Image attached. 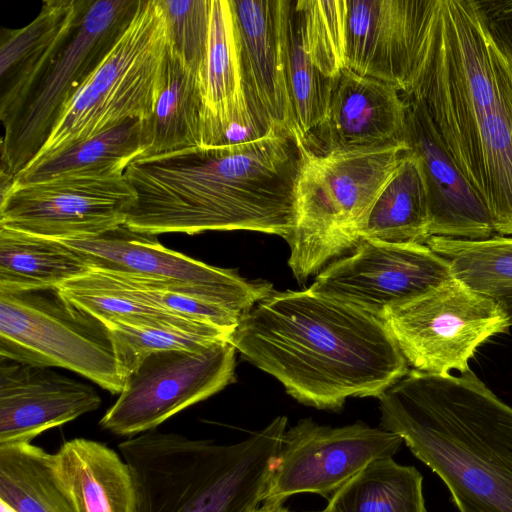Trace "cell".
Masks as SVG:
<instances>
[{
    "label": "cell",
    "mask_w": 512,
    "mask_h": 512,
    "mask_svg": "<svg viewBox=\"0 0 512 512\" xmlns=\"http://www.w3.org/2000/svg\"><path fill=\"white\" fill-rule=\"evenodd\" d=\"M55 477L77 512H135L131 470L107 445L74 438L52 453Z\"/></svg>",
    "instance_id": "22"
},
{
    "label": "cell",
    "mask_w": 512,
    "mask_h": 512,
    "mask_svg": "<svg viewBox=\"0 0 512 512\" xmlns=\"http://www.w3.org/2000/svg\"><path fill=\"white\" fill-rule=\"evenodd\" d=\"M0 512H18L13 507L0 500Z\"/></svg>",
    "instance_id": "38"
},
{
    "label": "cell",
    "mask_w": 512,
    "mask_h": 512,
    "mask_svg": "<svg viewBox=\"0 0 512 512\" xmlns=\"http://www.w3.org/2000/svg\"><path fill=\"white\" fill-rule=\"evenodd\" d=\"M230 342L298 402L323 410L379 398L409 371L382 319L309 288L273 291L240 316Z\"/></svg>",
    "instance_id": "3"
},
{
    "label": "cell",
    "mask_w": 512,
    "mask_h": 512,
    "mask_svg": "<svg viewBox=\"0 0 512 512\" xmlns=\"http://www.w3.org/2000/svg\"><path fill=\"white\" fill-rule=\"evenodd\" d=\"M382 320L413 370L464 373L476 350L511 327L490 299L453 276L387 310Z\"/></svg>",
    "instance_id": "10"
},
{
    "label": "cell",
    "mask_w": 512,
    "mask_h": 512,
    "mask_svg": "<svg viewBox=\"0 0 512 512\" xmlns=\"http://www.w3.org/2000/svg\"><path fill=\"white\" fill-rule=\"evenodd\" d=\"M100 404L90 385L51 368L0 361V446L32 443Z\"/></svg>",
    "instance_id": "19"
},
{
    "label": "cell",
    "mask_w": 512,
    "mask_h": 512,
    "mask_svg": "<svg viewBox=\"0 0 512 512\" xmlns=\"http://www.w3.org/2000/svg\"><path fill=\"white\" fill-rule=\"evenodd\" d=\"M202 102L200 147L264 134L245 91L239 31L232 0H211L205 59L198 74Z\"/></svg>",
    "instance_id": "18"
},
{
    "label": "cell",
    "mask_w": 512,
    "mask_h": 512,
    "mask_svg": "<svg viewBox=\"0 0 512 512\" xmlns=\"http://www.w3.org/2000/svg\"><path fill=\"white\" fill-rule=\"evenodd\" d=\"M236 348L219 341L199 350L150 354L124 379L99 424L118 436L155 430L170 417L219 392L235 379Z\"/></svg>",
    "instance_id": "11"
},
{
    "label": "cell",
    "mask_w": 512,
    "mask_h": 512,
    "mask_svg": "<svg viewBox=\"0 0 512 512\" xmlns=\"http://www.w3.org/2000/svg\"><path fill=\"white\" fill-rule=\"evenodd\" d=\"M250 512H291L283 503H263L262 506Z\"/></svg>",
    "instance_id": "37"
},
{
    "label": "cell",
    "mask_w": 512,
    "mask_h": 512,
    "mask_svg": "<svg viewBox=\"0 0 512 512\" xmlns=\"http://www.w3.org/2000/svg\"><path fill=\"white\" fill-rule=\"evenodd\" d=\"M426 244L445 258L454 278L494 302L512 326V236L461 240L432 236Z\"/></svg>",
    "instance_id": "26"
},
{
    "label": "cell",
    "mask_w": 512,
    "mask_h": 512,
    "mask_svg": "<svg viewBox=\"0 0 512 512\" xmlns=\"http://www.w3.org/2000/svg\"><path fill=\"white\" fill-rule=\"evenodd\" d=\"M401 436L358 421L340 427L299 420L283 435L263 503H283L300 493L332 496L372 461L393 457Z\"/></svg>",
    "instance_id": "13"
},
{
    "label": "cell",
    "mask_w": 512,
    "mask_h": 512,
    "mask_svg": "<svg viewBox=\"0 0 512 512\" xmlns=\"http://www.w3.org/2000/svg\"><path fill=\"white\" fill-rule=\"evenodd\" d=\"M452 277L448 261L427 244L362 239L354 252L330 263L309 289L382 319Z\"/></svg>",
    "instance_id": "14"
},
{
    "label": "cell",
    "mask_w": 512,
    "mask_h": 512,
    "mask_svg": "<svg viewBox=\"0 0 512 512\" xmlns=\"http://www.w3.org/2000/svg\"><path fill=\"white\" fill-rule=\"evenodd\" d=\"M169 46L160 0H140L127 27L64 106L47 141L20 173L127 120H148L166 83Z\"/></svg>",
    "instance_id": "8"
},
{
    "label": "cell",
    "mask_w": 512,
    "mask_h": 512,
    "mask_svg": "<svg viewBox=\"0 0 512 512\" xmlns=\"http://www.w3.org/2000/svg\"><path fill=\"white\" fill-rule=\"evenodd\" d=\"M405 99L408 104L406 141L422 164L430 236L461 240L493 236L485 204L443 149L423 104L411 97Z\"/></svg>",
    "instance_id": "20"
},
{
    "label": "cell",
    "mask_w": 512,
    "mask_h": 512,
    "mask_svg": "<svg viewBox=\"0 0 512 512\" xmlns=\"http://www.w3.org/2000/svg\"><path fill=\"white\" fill-rule=\"evenodd\" d=\"M294 3V2H293ZM335 80L325 77L305 50L292 9L289 27V86L300 140L308 145L325 121Z\"/></svg>",
    "instance_id": "33"
},
{
    "label": "cell",
    "mask_w": 512,
    "mask_h": 512,
    "mask_svg": "<svg viewBox=\"0 0 512 512\" xmlns=\"http://www.w3.org/2000/svg\"><path fill=\"white\" fill-rule=\"evenodd\" d=\"M287 417L233 444L147 431L118 447L135 487V512H250L263 502Z\"/></svg>",
    "instance_id": "5"
},
{
    "label": "cell",
    "mask_w": 512,
    "mask_h": 512,
    "mask_svg": "<svg viewBox=\"0 0 512 512\" xmlns=\"http://www.w3.org/2000/svg\"><path fill=\"white\" fill-rule=\"evenodd\" d=\"M63 242L79 251L92 269L192 287L240 315L273 292L267 281L247 280L237 270L214 267L167 249L156 235L135 232L125 224L98 237Z\"/></svg>",
    "instance_id": "15"
},
{
    "label": "cell",
    "mask_w": 512,
    "mask_h": 512,
    "mask_svg": "<svg viewBox=\"0 0 512 512\" xmlns=\"http://www.w3.org/2000/svg\"><path fill=\"white\" fill-rule=\"evenodd\" d=\"M485 204L512 236V51L479 0H429L410 93Z\"/></svg>",
    "instance_id": "1"
},
{
    "label": "cell",
    "mask_w": 512,
    "mask_h": 512,
    "mask_svg": "<svg viewBox=\"0 0 512 512\" xmlns=\"http://www.w3.org/2000/svg\"><path fill=\"white\" fill-rule=\"evenodd\" d=\"M428 0H347L346 68L409 94Z\"/></svg>",
    "instance_id": "17"
},
{
    "label": "cell",
    "mask_w": 512,
    "mask_h": 512,
    "mask_svg": "<svg viewBox=\"0 0 512 512\" xmlns=\"http://www.w3.org/2000/svg\"><path fill=\"white\" fill-rule=\"evenodd\" d=\"M410 149L406 143L314 152L302 148L288 265L305 281L362 240L372 208Z\"/></svg>",
    "instance_id": "6"
},
{
    "label": "cell",
    "mask_w": 512,
    "mask_h": 512,
    "mask_svg": "<svg viewBox=\"0 0 512 512\" xmlns=\"http://www.w3.org/2000/svg\"><path fill=\"white\" fill-rule=\"evenodd\" d=\"M494 33L512 51V0H479Z\"/></svg>",
    "instance_id": "36"
},
{
    "label": "cell",
    "mask_w": 512,
    "mask_h": 512,
    "mask_svg": "<svg viewBox=\"0 0 512 512\" xmlns=\"http://www.w3.org/2000/svg\"><path fill=\"white\" fill-rule=\"evenodd\" d=\"M91 270L63 241L0 226V292L57 289Z\"/></svg>",
    "instance_id": "23"
},
{
    "label": "cell",
    "mask_w": 512,
    "mask_h": 512,
    "mask_svg": "<svg viewBox=\"0 0 512 512\" xmlns=\"http://www.w3.org/2000/svg\"><path fill=\"white\" fill-rule=\"evenodd\" d=\"M125 175H66L1 185L0 226L55 240L98 237L124 225L135 203Z\"/></svg>",
    "instance_id": "12"
},
{
    "label": "cell",
    "mask_w": 512,
    "mask_h": 512,
    "mask_svg": "<svg viewBox=\"0 0 512 512\" xmlns=\"http://www.w3.org/2000/svg\"><path fill=\"white\" fill-rule=\"evenodd\" d=\"M407 109L405 97L393 85L343 69L317 130L324 152L407 144Z\"/></svg>",
    "instance_id": "21"
},
{
    "label": "cell",
    "mask_w": 512,
    "mask_h": 512,
    "mask_svg": "<svg viewBox=\"0 0 512 512\" xmlns=\"http://www.w3.org/2000/svg\"><path fill=\"white\" fill-rule=\"evenodd\" d=\"M422 482L414 466L378 458L329 497L323 512H426Z\"/></svg>",
    "instance_id": "27"
},
{
    "label": "cell",
    "mask_w": 512,
    "mask_h": 512,
    "mask_svg": "<svg viewBox=\"0 0 512 512\" xmlns=\"http://www.w3.org/2000/svg\"><path fill=\"white\" fill-rule=\"evenodd\" d=\"M108 328L118 373L124 379L150 354L169 350L199 351L219 341L216 336L167 327L105 324Z\"/></svg>",
    "instance_id": "34"
},
{
    "label": "cell",
    "mask_w": 512,
    "mask_h": 512,
    "mask_svg": "<svg viewBox=\"0 0 512 512\" xmlns=\"http://www.w3.org/2000/svg\"><path fill=\"white\" fill-rule=\"evenodd\" d=\"M303 46L318 70L336 79L346 68L347 0L293 3Z\"/></svg>",
    "instance_id": "32"
},
{
    "label": "cell",
    "mask_w": 512,
    "mask_h": 512,
    "mask_svg": "<svg viewBox=\"0 0 512 512\" xmlns=\"http://www.w3.org/2000/svg\"><path fill=\"white\" fill-rule=\"evenodd\" d=\"M426 180L421 161L409 149L375 202L362 239L426 244L431 237Z\"/></svg>",
    "instance_id": "25"
},
{
    "label": "cell",
    "mask_w": 512,
    "mask_h": 512,
    "mask_svg": "<svg viewBox=\"0 0 512 512\" xmlns=\"http://www.w3.org/2000/svg\"><path fill=\"white\" fill-rule=\"evenodd\" d=\"M379 410L380 427L441 478L460 512H512V407L471 369L409 370Z\"/></svg>",
    "instance_id": "4"
},
{
    "label": "cell",
    "mask_w": 512,
    "mask_h": 512,
    "mask_svg": "<svg viewBox=\"0 0 512 512\" xmlns=\"http://www.w3.org/2000/svg\"><path fill=\"white\" fill-rule=\"evenodd\" d=\"M171 46L197 74L205 59L211 0H160Z\"/></svg>",
    "instance_id": "35"
},
{
    "label": "cell",
    "mask_w": 512,
    "mask_h": 512,
    "mask_svg": "<svg viewBox=\"0 0 512 512\" xmlns=\"http://www.w3.org/2000/svg\"><path fill=\"white\" fill-rule=\"evenodd\" d=\"M311 512H323V511H311Z\"/></svg>",
    "instance_id": "39"
},
{
    "label": "cell",
    "mask_w": 512,
    "mask_h": 512,
    "mask_svg": "<svg viewBox=\"0 0 512 512\" xmlns=\"http://www.w3.org/2000/svg\"><path fill=\"white\" fill-rule=\"evenodd\" d=\"M145 151L143 121L131 119L18 174L12 181L36 182L66 175H122Z\"/></svg>",
    "instance_id": "28"
},
{
    "label": "cell",
    "mask_w": 512,
    "mask_h": 512,
    "mask_svg": "<svg viewBox=\"0 0 512 512\" xmlns=\"http://www.w3.org/2000/svg\"><path fill=\"white\" fill-rule=\"evenodd\" d=\"M57 290L67 301L89 312L104 324L167 327L229 341L232 334L214 324L176 314L105 288L84 275L62 284Z\"/></svg>",
    "instance_id": "30"
},
{
    "label": "cell",
    "mask_w": 512,
    "mask_h": 512,
    "mask_svg": "<svg viewBox=\"0 0 512 512\" xmlns=\"http://www.w3.org/2000/svg\"><path fill=\"white\" fill-rule=\"evenodd\" d=\"M0 359L65 368L112 394L124 384L106 325L57 289L0 292Z\"/></svg>",
    "instance_id": "9"
},
{
    "label": "cell",
    "mask_w": 512,
    "mask_h": 512,
    "mask_svg": "<svg viewBox=\"0 0 512 512\" xmlns=\"http://www.w3.org/2000/svg\"><path fill=\"white\" fill-rule=\"evenodd\" d=\"M201 132L198 76L170 43L165 86L153 114L143 121V156L200 146Z\"/></svg>",
    "instance_id": "24"
},
{
    "label": "cell",
    "mask_w": 512,
    "mask_h": 512,
    "mask_svg": "<svg viewBox=\"0 0 512 512\" xmlns=\"http://www.w3.org/2000/svg\"><path fill=\"white\" fill-rule=\"evenodd\" d=\"M0 500L18 512H77L55 477L52 453L32 443L0 446Z\"/></svg>",
    "instance_id": "29"
},
{
    "label": "cell",
    "mask_w": 512,
    "mask_h": 512,
    "mask_svg": "<svg viewBox=\"0 0 512 512\" xmlns=\"http://www.w3.org/2000/svg\"><path fill=\"white\" fill-rule=\"evenodd\" d=\"M140 0H85L73 23L38 65L0 94V183L37 155L62 109L112 48Z\"/></svg>",
    "instance_id": "7"
},
{
    "label": "cell",
    "mask_w": 512,
    "mask_h": 512,
    "mask_svg": "<svg viewBox=\"0 0 512 512\" xmlns=\"http://www.w3.org/2000/svg\"><path fill=\"white\" fill-rule=\"evenodd\" d=\"M85 0H45L36 18L19 29H2L0 94L24 79L79 16Z\"/></svg>",
    "instance_id": "31"
},
{
    "label": "cell",
    "mask_w": 512,
    "mask_h": 512,
    "mask_svg": "<svg viewBox=\"0 0 512 512\" xmlns=\"http://www.w3.org/2000/svg\"><path fill=\"white\" fill-rule=\"evenodd\" d=\"M303 144L270 129L212 147H186L133 160L135 193L125 225L143 234L249 230L286 239Z\"/></svg>",
    "instance_id": "2"
},
{
    "label": "cell",
    "mask_w": 512,
    "mask_h": 512,
    "mask_svg": "<svg viewBox=\"0 0 512 512\" xmlns=\"http://www.w3.org/2000/svg\"><path fill=\"white\" fill-rule=\"evenodd\" d=\"M241 48L245 91L263 132L298 135L289 86V27L293 2L232 0Z\"/></svg>",
    "instance_id": "16"
}]
</instances>
